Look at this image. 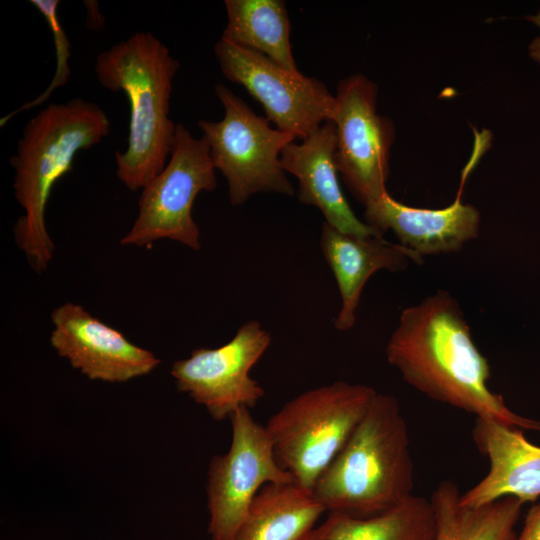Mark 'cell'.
I'll list each match as a JSON object with an SVG mask.
<instances>
[{"label":"cell","mask_w":540,"mask_h":540,"mask_svg":"<svg viewBox=\"0 0 540 540\" xmlns=\"http://www.w3.org/2000/svg\"><path fill=\"white\" fill-rule=\"evenodd\" d=\"M337 133L326 121L301 143H289L281 153V166L298 179L299 201L317 207L325 222L355 235H382L359 220L349 206L338 180L335 164Z\"/></svg>","instance_id":"obj_15"},{"label":"cell","mask_w":540,"mask_h":540,"mask_svg":"<svg viewBox=\"0 0 540 540\" xmlns=\"http://www.w3.org/2000/svg\"><path fill=\"white\" fill-rule=\"evenodd\" d=\"M110 126L100 106L81 98L50 104L26 123L10 158L14 195L24 211L15 223L14 236L35 272L47 269L55 251L45 222L54 185L72 170L77 153L100 143Z\"/></svg>","instance_id":"obj_2"},{"label":"cell","mask_w":540,"mask_h":540,"mask_svg":"<svg viewBox=\"0 0 540 540\" xmlns=\"http://www.w3.org/2000/svg\"><path fill=\"white\" fill-rule=\"evenodd\" d=\"M413 486L406 420L394 396L378 393L311 493L328 512L366 518L407 500Z\"/></svg>","instance_id":"obj_4"},{"label":"cell","mask_w":540,"mask_h":540,"mask_svg":"<svg viewBox=\"0 0 540 540\" xmlns=\"http://www.w3.org/2000/svg\"><path fill=\"white\" fill-rule=\"evenodd\" d=\"M179 62L151 32H136L101 52L95 74L101 86L123 92L130 105L128 143L115 154L116 176L141 190L167 164L177 124L169 117Z\"/></svg>","instance_id":"obj_3"},{"label":"cell","mask_w":540,"mask_h":540,"mask_svg":"<svg viewBox=\"0 0 540 540\" xmlns=\"http://www.w3.org/2000/svg\"><path fill=\"white\" fill-rule=\"evenodd\" d=\"M377 394L367 385L336 381L299 394L270 417L265 427L276 461L296 485L311 493Z\"/></svg>","instance_id":"obj_5"},{"label":"cell","mask_w":540,"mask_h":540,"mask_svg":"<svg viewBox=\"0 0 540 540\" xmlns=\"http://www.w3.org/2000/svg\"><path fill=\"white\" fill-rule=\"evenodd\" d=\"M320 243L341 296V308L333 323L340 331L354 326L363 287L375 272L403 271L408 267L409 260L418 264L423 260L401 244L385 240L383 235L345 233L325 221Z\"/></svg>","instance_id":"obj_16"},{"label":"cell","mask_w":540,"mask_h":540,"mask_svg":"<svg viewBox=\"0 0 540 540\" xmlns=\"http://www.w3.org/2000/svg\"><path fill=\"white\" fill-rule=\"evenodd\" d=\"M270 343V333L250 320L224 345L194 349L188 358L175 361L170 373L181 392L221 421L240 407H255L264 396L265 390L249 373Z\"/></svg>","instance_id":"obj_11"},{"label":"cell","mask_w":540,"mask_h":540,"mask_svg":"<svg viewBox=\"0 0 540 540\" xmlns=\"http://www.w3.org/2000/svg\"><path fill=\"white\" fill-rule=\"evenodd\" d=\"M51 346L91 380L126 382L151 373L160 364L152 352L129 341L120 331L66 302L51 314Z\"/></svg>","instance_id":"obj_12"},{"label":"cell","mask_w":540,"mask_h":540,"mask_svg":"<svg viewBox=\"0 0 540 540\" xmlns=\"http://www.w3.org/2000/svg\"><path fill=\"white\" fill-rule=\"evenodd\" d=\"M365 223L384 234L388 229L400 244L421 258L460 251L478 237L480 213L460 197L442 209L414 208L393 199L388 192L365 206Z\"/></svg>","instance_id":"obj_14"},{"label":"cell","mask_w":540,"mask_h":540,"mask_svg":"<svg viewBox=\"0 0 540 540\" xmlns=\"http://www.w3.org/2000/svg\"><path fill=\"white\" fill-rule=\"evenodd\" d=\"M227 453L214 455L208 469V532L211 540H231L259 490L269 483H294L276 461L265 426L246 407L231 416Z\"/></svg>","instance_id":"obj_8"},{"label":"cell","mask_w":540,"mask_h":540,"mask_svg":"<svg viewBox=\"0 0 540 540\" xmlns=\"http://www.w3.org/2000/svg\"><path fill=\"white\" fill-rule=\"evenodd\" d=\"M435 518L430 500L412 495L381 514L359 518L329 512L309 540H434Z\"/></svg>","instance_id":"obj_19"},{"label":"cell","mask_w":540,"mask_h":540,"mask_svg":"<svg viewBox=\"0 0 540 540\" xmlns=\"http://www.w3.org/2000/svg\"><path fill=\"white\" fill-rule=\"evenodd\" d=\"M214 53L224 76L245 87L280 131L303 140L326 121H333L335 96L318 79L287 70L223 38L215 44Z\"/></svg>","instance_id":"obj_9"},{"label":"cell","mask_w":540,"mask_h":540,"mask_svg":"<svg viewBox=\"0 0 540 540\" xmlns=\"http://www.w3.org/2000/svg\"><path fill=\"white\" fill-rule=\"evenodd\" d=\"M460 496L458 485L450 479L442 480L433 491L429 500L435 518L434 540H517L521 500L508 496L468 507L460 503Z\"/></svg>","instance_id":"obj_18"},{"label":"cell","mask_w":540,"mask_h":540,"mask_svg":"<svg viewBox=\"0 0 540 540\" xmlns=\"http://www.w3.org/2000/svg\"><path fill=\"white\" fill-rule=\"evenodd\" d=\"M29 3L43 15L46 22L50 26L55 43L57 58L55 76L46 90L36 99L24 104L21 108L3 117L0 122L1 126H3L16 113L42 104L49 98L51 93L56 88L65 85L70 78V68L68 65L70 57V42L58 17V7L60 2L58 0H30Z\"/></svg>","instance_id":"obj_21"},{"label":"cell","mask_w":540,"mask_h":540,"mask_svg":"<svg viewBox=\"0 0 540 540\" xmlns=\"http://www.w3.org/2000/svg\"><path fill=\"white\" fill-rule=\"evenodd\" d=\"M215 170L207 140L196 139L177 124L169 160L141 189L137 217L120 244L144 247L170 239L199 250L200 231L192 207L200 192L216 188Z\"/></svg>","instance_id":"obj_7"},{"label":"cell","mask_w":540,"mask_h":540,"mask_svg":"<svg viewBox=\"0 0 540 540\" xmlns=\"http://www.w3.org/2000/svg\"><path fill=\"white\" fill-rule=\"evenodd\" d=\"M388 362L402 378L432 400L523 430L540 421L514 413L488 382L490 366L477 348L463 312L439 290L405 308L387 346Z\"/></svg>","instance_id":"obj_1"},{"label":"cell","mask_w":540,"mask_h":540,"mask_svg":"<svg viewBox=\"0 0 540 540\" xmlns=\"http://www.w3.org/2000/svg\"><path fill=\"white\" fill-rule=\"evenodd\" d=\"M335 100L336 168L365 207L387 193L394 125L377 113V86L364 75L340 81Z\"/></svg>","instance_id":"obj_10"},{"label":"cell","mask_w":540,"mask_h":540,"mask_svg":"<svg viewBox=\"0 0 540 540\" xmlns=\"http://www.w3.org/2000/svg\"><path fill=\"white\" fill-rule=\"evenodd\" d=\"M227 24L221 38L263 54L292 72L296 66L290 44V21L281 0H226Z\"/></svg>","instance_id":"obj_20"},{"label":"cell","mask_w":540,"mask_h":540,"mask_svg":"<svg viewBox=\"0 0 540 540\" xmlns=\"http://www.w3.org/2000/svg\"><path fill=\"white\" fill-rule=\"evenodd\" d=\"M215 93L225 110L223 119L200 120L198 125L215 169L227 180L231 205H242L258 192L293 195L280 157L296 137L272 128L225 85L217 84Z\"/></svg>","instance_id":"obj_6"},{"label":"cell","mask_w":540,"mask_h":540,"mask_svg":"<svg viewBox=\"0 0 540 540\" xmlns=\"http://www.w3.org/2000/svg\"><path fill=\"white\" fill-rule=\"evenodd\" d=\"M527 19L540 27V11L536 15L528 16ZM530 57L540 64V37H536L528 47Z\"/></svg>","instance_id":"obj_23"},{"label":"cell","mask_w":540,"mask_h":540,"mask_svg":"<svg viewBox=\"0 0 540 540\" xmlns=\"http://www.w3.org/2000/svg\"><path fill=\"white\" fill-rule=\"evenodd\" d=\"M472 438L489 461V471L460 496V503L478 507L503 497L534 502L540 497V447L529 442L523 429L476 418Z\"/></svg>","instance_id":"obj_13"},{"label":"cell","mask_w":540,"mask_h":540,"mask_svg":"<svg viewBox=\"0 0 540 540\" xmlns=\"http://www.w3.org/2000/svg\"><path fill=\"white\" fill-rule=\"evenodd\" d=\"M325 511L295 483H269L256 494L231 540H309Z\"/></svg>","instance_id":"obj_17"},{"label":"cell","mask_w":540,"mask_h":540,"mask_svg":"<svg viewBox=\"0 0 540 540\" xmlns=\"http://www.w3.org/2000/svg\"><path fill=\"white\" fill-rule=\"evenodd\" d=\"M517 540H540V502L530 508Z\"/></svg>","instance_id":"obj_22"}]
</instances>
